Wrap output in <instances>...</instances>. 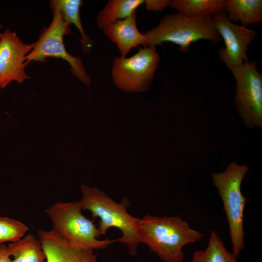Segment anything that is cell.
<instances>
[{"label":"cell","instance_id":"cell-1","mask_svg":"<svg viewBox=\"0 0 262 262\" xmlns=\"http://www.w3.org/2000/svg\"><path fill=\"white\" fill-rule=\"evenodd\" d=\"M138 229L141 243L146 244L164 262H183V247L204 237L202 233L191 229L179 215H145L139 219Z\"/></svg>","mask_w":262,"mask_h":262},{"label":"cell","instance_id":"cell-2","mask_svg":"<svg viewBox=\"0 0 262 262\" xmlns=\"http://www.w3.org/2000/svg\"><path fill=\"white\" fill-rule=\"evenodd\" d=\"M81 190L82 197L80 201L82 210L89 211L93 217L99 218L98 228L100 235L105 234L110 228L120 229L122 236L116 239V242L125 244L130 254L135 255L138 245L142 243L138 229L139 218L128 213L129 199L124 197L120 202H116L98 188L85 185L82 186Z\"/></svg>","mask_w":262,"mask_h":262},{"label":"cell","instance_id":"cell-3","mask_svg":"<svg viewBox=\"0 0 262 262\" xmlns=\"http://www.w3.org/2000/svg\"><path fill=\"white\" fill-rule=\"evenodd\" d=\"M144 34L148 47L171 42L179 46L182 52H187L191 44L199 40L216 44L221 39L212 16H187L177 13L165 15L156 26Z\"/></svg>","mask_w":262,"mask_h":262},{"label":"cell","instance_id":"cell-4","mask_svg":"<svg viewBox=\"0 0 262 262\" xmlns=\"http://www.w3.org/2000/svg\"><path fill=\"white\" fill-rule=\"evenodd\" d=\"M248 168L235 162L231 163L221 173H213V184L217 188L223 204L228 220L232 253L237 258L245 247L244 213L246 197L241 192V186Z\"/></svg>","mask_w":262,"mask_h":262},{"label":"cell","instance_id":"cell-5","mask_svg":"<svg viewBox=\"0 0 262 262\" xmlns=\"http://www.w3.org/2000/svg\"><path fill=\"white\" fill-rule=\"evenodd\" d=\"M79 201L57 202L45 209L50 219L52 229L65 238L74 247L94 250L105 248L116 240H99L100 232L93 221L82 213Z\"/></svg>","mask_w":262,"mask_h":262},{"label":"cell","instance_id":"cell-6","mask_svg":"<svg viewBox=\"0 0 262 262\" xmlns=\"http://www.w3.org/2000/svg\"><path fill=\"white\" fill-rule=\"evenodd\" d=\"M160 58L156 47H139L130 57H115L111 74L115 84L126 92H141L152 85Z\"/></svg>","mask_w":262,"mask_h":262},{"label":"cell","instance_id":"cell-7","mask_svg":"<svg viewBox=\"0 0 262 262\" xmlns=\"http://www.w3.org/2000/svg\"><path fill=\"white\" fill-rule=\"evenodd\" d=\"M53 18L49 27L33 43V47L26 57V64L32 61L45 62L47 58H61L70 66L73 74L89 88L91 78L87 73L82 60L69 54L64 44V36L71 33L62 13L52 10Z\"/></svg>","mask_w":262,"mask_h":262},{"label":"cell","instance_id":"cell-8","mask_svg":"<svg viewBox=\"0 0 262 262\" xmlns=\"http://www.w3.org/2000/svg\"><path fill=\"white\" fill-rule=\"evenodd\" d=\"M257 62L246 61L232 68L236 81L234 100L244 122L249 127L262 126V74Z\"/></svg>","mask_w":262,"mask_h":262},{"label":"cell","instance_id":"cell-9","mask_svg":"<svg viewBox=\"0 0 262 262\" xmlns=\"http://www.w3.org/2000/svg\"><path fill=\"white\" fill-rule=\"evenodd\" d=\"M213 18L225 45L219 49L218 54L227 67L230 70L248 61V46L256 39L257 32L243 25L234 24L225 12L216 13Z\"/></svg>","mask_w":262,"mask_h":262},{"label":"cell","instance_id":"cell-10","mask_svg":"<svg viewBox=\"0 0 262 262\" xmlns=\"http://www.w3.org/2000/svg\"><path fill=\"white\" fill-rule=\"evenodd\" d=\"M33 47L25 44L15 32L7 28L0 37V88L15 81L22 83L30 76L25 71L26 57Z\"/></svg>","mask_w":262,"mask_h":262},{"label":"cell","instance_id":"cell-11","mask_svg":"<svg viewBox=\"0 0 262 262\" xmlns=\"http://www.w3.org/2000/svg\"><path fill=\"white\" fill-rule=\"evenodd\" d=\"M38 239L46 255V262H97L93 250L79 249L53 229H40Z\"/></svg>","mask_w":262,"mask_h":262},{"label":"cell","instance_id":"cell-12","mask_svg":"<svg viewBox=\"0 0 262 262\" xmlns=\"http://www.w3.org/2000/svg\"><path fill=\"white\" fill-rule=\"evenodd\" d=\"M136 19L135 11L126 18L103 30L105 35L116 44L121 57H126L131 49L140 45L147 46V39L138 30Z\"/></svg>","mask_w":262,"mask_h":262},{"label":"cell","instance_id":"cell-13","mask_svg":"<svg viewBox=\"0 0 262 262\" xmlns=\"http://www.w3.org/2000/svg\"><path fill=\"white\" fill-rule=\"evenodd\" d=\"M225 12L231 22L246 27L262 21V0H225Z\"/></svg>","mask_w":262,"mask_h":262},{"label":"cell","instance_id":"cell-14","mask_svg":"<svg viewBox=\"0 0 262 262\" xmlns=\"http://www.w3.org/2000/svg\"><path fill=\"white\" fill-rule=\"evenodd\" d=\"M83 4L81 0H51L49 6L52 10L60 12L66 23L69 26L73 24L79 30L81 38L80 40L82 49L85 53L90 52L94 41L86 35L81 20L80 8Z\"/></svg>","mask_w":262,"mask_h":262},{"label":"cell","instance_id":"cell-15","mask_svg":"<svg viewBox=\"0 0 262 262\" xmlns=\"http://www.w3.org/2000/svg\"><path fill=\"white\" fill-rule=\"evenodd\" d=\"M8 254L12 262H46V255L39 240L32 233L7 246Z\"/></svg>","mask_w":262,"mask_h":262},{"label":"cell","instance_id":"cell-16","mask_svg":"<svg viewBox=\"0 0 262 262\" xmlns=\"http://www.w3.org/2000/svg\"><path fill=\"white\" fill-rule=\"evenodd\" d=\"M144 0H110L98 15L97 23L99 28L106 27L124 19L136 11Z\"/></svg>","mask_w":262,"mask_h":262},{"label":"cell","instance_id":"cell-17","mask_svg":"<svg viewBox=\"0 0 262 262\" xmlns=\"http://www.w3.org/2000/svg\"><path fill=\"white\" fill-rule=\"evenodd\" d=\"M168 6L187 16H212L225 12V0H171Z\"/></svg>","mask_w":262,"mask_h":262},{"label":"cell","instance_id":"cell-18","mask_svg":"<svg viewBox=\"0 0 262 262\" xmlns=\"http://www.w3.org/2000/svg\"><path fill=\"white\" fill-rule=\"evenodd\" d=\"M191 262H239L237 258L225 247L224 242L214 230L211 232L207 246L194 252Z\"/></svg>","mask_w":262,"mask_h":262},{"label":"cell","instance_id":"cell-19","mask_svg":"<svg viewBox=\"0 0 262 262\" xmlns=\"http://www.w3.org/2000/svg\"><path fill=\"white\" fill-rule=\"evenodd\" d=\"M29 229L23 222L5 216H0V244L15 242L20 239Z\"/></svg>","mask_w":262,"mask_h":262},{"label":"cell","instance_id":"cell-20","mask_svg":"<svg viewBox=\"0 0 262 262\" xmlns=\"http://www.w3.org/2000/svg\"><path fill=\"white\" fill-rule=\"evenodd\" d=\"M170 0H146L144 1L146 9L151 11H162L169 6Z\"/></svg>","mask_w":262,"mask_h":262},{"label":"cell","instance_id":"cell-21","mask_svg":"<svg viewBox=\"0 0 262 262\" xmlns=\"http://www.w3.org/2000/svg\"><path fill=\"white\" fill-rule=\"evenodd\" d=\"M0 262H12L8 254L7 246L4 243L0 244Z\"/></svg>","mask_w":262,"mask_h":262},{"label":"cell","instance_id":"cell-22","mask_svg":"<svg viewBox=\"0 0 262 262\" xmlns=\"http://www.w3.org/2000/svg\"><path fill=\"white\" fill-rule=\"evenodd\" d=\"M3 27V26L2 24H0V37L2 33L1 32L0 30Z\"/></svg>","mask_w":262,"mask_h":262}]
</instances>
